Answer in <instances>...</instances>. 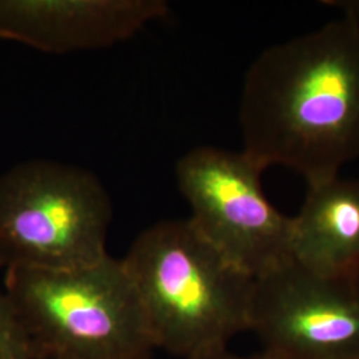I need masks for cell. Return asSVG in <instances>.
<instances>
[{
    "instance_id": "obj_1",
    "label": "cell",
    "mask_w": 359,
    "mask_h": 359,
    "mask_svg": "<svg viewBox=\"0 0 359 359\" xmlns=\"http://www.w3.org/2000/svg\"><path fill=\"white\" fill-rule=\"evenodd\" d=\"M244 152L262 170L281 165L309 187L359 156V19L344 13L261 52L240 102Z\"/></svg>"
},
{
    "instance_id": "obj_2",
    "label": "cell",
    "mask_w": 359,
    "mask_h": 359,
    "mask_svg": "<svg viewBox=\"0 0 359 359\" xmlns=\"http://www.w3.org/2000/svg\"><path fill=\"white\" fill-rule=\"evenodd\" d=\"M154 347L191 357L249 329L253 278L233 266L188 219L145 229L123 258Z\"/></svg>"
},
{
    "instance_id": "obj_3",
    "label": "cell",
    "mask_w": 359,
    "mask_h": 359,
    "mask_svg": "<svg viewBox=\"0 0 359 359\" xmlns=\"http://www.w3.org/2000/svg\"><path fill=\"white\" fill-rule=\"evenodd\" d=\"M4 292L34 359H147L154 348L123 259L71 270H6Z\"/></svg>"
},
{
    "instance_id": "obj_4",
    "label": "cell",
    "mask_w": 359,
    "mask_h": 359,
    "mask_svg": "<svg viewBox=\"0 0 359 359\" xmlns=\"http://www.w3.org/2000/svg\"><path fill=\"white\" fill-rule=\"evenodd\" d=\"M112 204L83 168L29 160L0 177V268L71 270L108 256Z\"/></svg>"
},
{
    "instance_id": "obj_5",
    "label": "cell",
    "mask_w": 359,
    "mask_h": 359,
    "mask_svg": "<svg viewBox=\"0 0 359 359\" xmlns=\"http://www.w3.org/2000/svg\"><path fill=\"white\" fill-rule=\"evenodd\" d=\"M262 172L243 151L213 147L194 148L176 165L194 231L253 280L292 258V217L270 204Z\"/></svg>"
},
{
    "instance_id": "obj_6",
    "label": "cell",
    "mask_w": 359,
    "mask_h": 359,
    "mask_svg": "<svg viewBox=\"0 0 359 359\" xmlns=\"http://www.w3.org/2000/svg\"><path fill=\"white\" fill-rule=\"evenodd\" d=\"M249 330L280 359H359V273L327 276L292 258L253 281Z\"/></svg>"
},
{
    "instance_id": "obj_7",
    "label": "cell",
    "mask_w": 359,
    "mask_h": 359,
    "mask_svg": "<svg viewBox=\"0 0 359 359\" xmlns=\"http://www.w3.org/2000/svg\"><path fill=\"white\" fill-rule=\"evenodd\" d=\"M167 13L163 0H0V39L50 53L93 50Z\"/></svg>"
},
{
    "instance_id": "obj_8",
    "label": "cell",
    "mask_w": 359,
    "mask_h": 359,
    "mask_svg": "<svg viewBox=\"0 0 359 359\" xmlns=\"http://www.w3.org/2000/svg\"><path fill=\"white\" fill-rule=\"evenodd\" d=\"M290 256L320 274L359 273V180L338 176L309 187L292 217Z\"/></svg>"
},
{
    "instance_id": "obj_9",
    "label": "cell",
    "mask_w": 359,
    "mask_h": 359,
    "mask_svg": "<svg viewBox=\"0 0 359 359\" xmlns=\"http://www.w3.org/2000/svg\"><path fill=\"white\" fill-rule=\"evenodd\" d=\"M0 359H34L26 330L4 290H0Z\"/></svg>"
},
{
    "instance_id": "obj_10",
    "label": "cell",
    "mask_w": 359,
    "mask_h": 359,
    "mask_svg": "<svg viewBox=\"0 0 359 359\" xmlns=\"http://www.w3.org/2000/svg\"><path fill=\"white\" fill-rule=\"evenodd\" d=\"M187 359H280L276 355L270 354L268 351H261L259 354H255L250 357H243L233 354L226 346L213 347L209 350H204L201 353H197L194 355H191Z\"/></svg>"
},
{
    "instance_id": "obj_11",
    "label": "cell",
    "mask_w": 359,
    "mask_h": 359,
    "mask_svg": "<svg viewBox=\"0 0 359 359\" xmlns=\"http://www.w3.org/2000/svg\"><path fill=\"white\" fill-rule=\"evenodd\" d=\"M329 4H335L334 7H338L341 8L344 13H350V15H354L355 18L359 19V1H333V3H329Z\"/></svg>"
}]
</instances>
